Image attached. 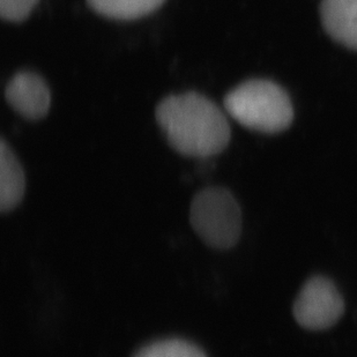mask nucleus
Listing matches in <instances>:
<instances>
[{
    "label": "nucleus",
    "instance_id": "nucleus-1",
    "mask_svg": "<svg viewBox=\"0 0 357 357\" xmlns=\"http://www.w3.org/2000/svg\"><path fill=\"white\" fill-rule=\"evenodd\" d=\"M156 121L170 146L182 155L207 159L229 145L231 131L226 115L198 93L165 98L156 109Z\"/></svg>",
    "mask_w": 357,
    "mask_h": 357
},
{
    "label": "nucleus",
    "instance_id": "nucleus-2",
    "mask_svg": "<svg viewBox=\"0 0 357 357\" xmlns=\"http://www.w3.org/2000/svg\"><path fill=\"white\" fill-rule=\"evenodd\" d=\"M227 112L239 124L261 133H279L289 128L293 105L286 91L272 81H245L225 98Z\"/></svg>",
    "mask_w": 357,
    "mask_h": 357
},
{
    "label": "nucleus",
    "instance_id": "nucleus-3",
    "mask_svg": "<svg viewBox=\"0 0 357 357\" xmlns=\"http://www.w3.org/2000/svg\"><path fill=\"white\" fill-rule=\"evenodd\" d=\"M190 222L200 238L213 249H231L242 235V211L229 190L206 188L193 197Z\"/></svg>",
    "mask_w": 357,
    "mask_h": 357
},
{
    "label": "nucleus",
    "instance_id": "nucleus-4",
    "mask_svg": "<svg viewBox=\"0 0 357 357\" xmlns=\"http://www.w3.org/2000/svg\"><path fill=\"white\" fill-rule=\"evenodd\" d=\"M344 314V300L332 280L314 275L301 288L293 304V316L301 327L325 331L335 326Z\"/></svg>",
    "mask_w": 357,
    "mask_h": 357
},
{
    "label": "nucleus",
    "instance_id": "nucleus-5",
    "mask_svg": "<svg viewBox=\"0 0 357 357\" xmlns=\"http://www.w3.org/2000/svg\"><path fill=\"white\" fill-rule=\"evenodd\" d=\"M8 105L24 119H43L51 105L49 88L40 75L31 72H21L14 75L5 89Z\"/></svg>",
    "mask_w": 357,
    "mask_h": 357
},
{
    "label": "nucleus",
    "instance_id": "nucleus-6",
    "mask_svg": "<svg viewBox=\"0 0 357 357\" xmlns=\"http://www.w3.org/2000/svg\"><path fill=\"white\" fill-rule=\"evenodd\" d=\"M320 17L331 38L357 50V0H323Z\"/></svg>",
    "mask_w": 357,
    "mask_h": 357
},
{
    "label": "nucleus",
    "instance_id": "nucleus-7",
    "mask_svg": "<svg viewBox=\"0 0 357 357\" xmlns=\"http://www.w3.org/2000/svg\"><path fill=\"white\" fill-rule=\"evenodd\" d=\"M26 177L13 151L6 142L0 145V209L7 213L13 211L24 198Z\"/></svg>",
    "mask_w": 357,
    "mask_h": 357
},
{
    "label": "nucleus",
    "instance_id": "nucleus-8",
    "mask_svg": "<svg viewBox=\"0 0 357 357\" xmlns=\"http://www.w3.org/2000/svg\"><path fill=\"white\" fill-rule=\"evenodd\" d=\"M101 15L116 20H133L158 10L165 0H87Z\"/></svg>",
    "mask_w": 357,
    "mask_h": 357
},
{
    "label": "nucleus",
    "instance_id": "nucleus-9",
    "mask_svg": "<svg viewBox=\"0 0 357 357\" xmlns=\"http://www.w3.org/2000/svg\"><path fill=\"white\" fill-rule=\"evenodd\" d=\"M133 357H207L205 353L190 341L165 339L142 347Z\"/></svg>",
    "mask_w": 357,
    "mask_h": 357
},
{
    "label": "nucleus",
    "instance_id": "nucleus-10",
    "mask_svg": "<svg viewBox=\"0 0 357 357\" xmlns=\"http://www.w3.org/2000/svg\"><path fill=\"white\" fill-rule=\"evenodd\" d=\"M38 0H0V15L10 22L26 20Z\"/></svg>",
    "mask_w": 357,
    "mask_h": 357
}]
</instances>
